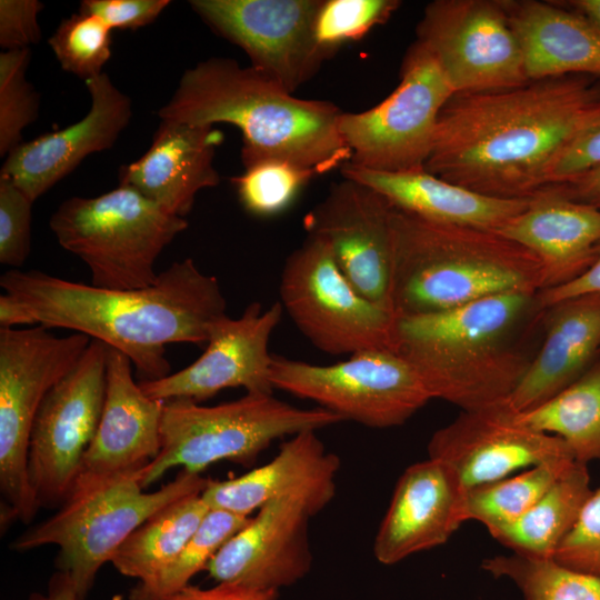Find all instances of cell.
Returning a JSON list of instances; mask_svg holds the SVG:
<instances>
[{
    "label": "cell",
    "mask_w": 600,
    "mask_h": 600,
    "mask_svg": "<svg viewBox=\"0 0 600 600\" xmlns=\"http://www.w3.org/2000/svg\"><path fill=\"white\" fill-rule=\"evenodd\" d=\"M0 286V329L41 324L86 334L124 353L141 380L170 374L166 347L206 343L211 323L227 314L218 279L191 258L141 289L110 290L19 269L4 272Z\"/></svg>",
    "instance_id": "cell-1"
},
{
    "label": "cell",
    "mask_w": 600,
    "mask_h": 600,
    "mask_svg": "<svg viewBox=\"0 0 600 600\" xmlns=\"http://www.w3.org/2000/svg\"><path fill=\"white\" fill-rule=\"evenodd\" d=\"M598 99L600 78L580 74L453 93L424 170L484 196L530 199L548 186L556 158Z\"/></svg>",
    "instance_id": "cell-2"
},
{
    "label": "cell",
    "mask_w": 600,
    "mask_h": 600,
    "mask_svg": "<svg viewBox=\"0 0 600 600\" xmlns=\"http://www.w3.org/2000/svg\"><path fill=\"white\" fill-rule=\"evenodd\" d=\"M341 112L332 102L294 97L251 66L209 58L183 72L158 116L193 126L230 123L242 133V163L278 158L319 174L350 161L338 128Z\"/></svg>",
    "instance_id": "cell-3"
},
{
    "label": "cell",
    "mask_w": 600,
    "mask_h": 600,
    "mask_svg": "<svg viewBox=\"0 0 600 600\" xmlns=\"http://www.w3.org/2000/svg\"><path fill=\"white\" fill-rule=\"evenodd\" d=\"M538 292L486 297L449 310L397 317L394 351L417 371L432 399L461 411L509 399L534 353L523 332L542 316Z\"/></svg>",
    "instance_id": "cell-4"
},
{
    "label": "cell",
    "mask_w": 600,
    "mask_h": 600,
    "mask_svg": "<svg viewBox=\"0 0 600 600\" xmlns=\"http://www.w3.org/2000/svg\"><path fill=\"white\" fill-rule=\"evenodd\" d=\"M391 229L396 317L544 288L540 261L497 231L432 222L393 206Z\"/></svg>",
    "instance_id": "cell-5"
},
{
    "label": "cell",
    "mask_w": 600,
    "mask_h": 600,
    "mask_svg": "<svg viewBox=\"0 0 600 600\" xmlns=\"http://www.w3.org/2000/svg\"><path fill=\"white\" fill-rule=\"evenodd\" d=\"M141 470L76 481L60 509L18 536L11 549L57 546L58 571L70 576L78 600H84L99 569L137 528L168 504L202 493L208 482L182 469L160 489L143 492Z\"/></svg>",
    "instance_id": "cell-6"
},
{
    "label": "cell",
    "mask_w": 600,
    "mask_h": 600,
    "mask_svg": "<svg viewBox=\"0 0 600 600\" xmlns=\"http://www.w3.org/2000/svg\"><path fill=\"white\" fill-rule=\"evenodd\" d=\"M340 422V417L326 409L299 408L272 393L247 392L237 400L210 407L188 399L167 400L161 448L141 470L140 483L148 488L174 467L199 474L220 461L247 467L274 440Z\"/></svg>",
    "instance_id": "cell-7"
},
{
    "label": "cell",
    "mask_w": 600,
    "mask_h": 600,
    "mask_svg": "<svg viewBox=\"0 0 600 600\" xmlns=\"http://www.w3.org/2000/svg\"><path fill=\"white\" fill-rule=\"evenodd\" d=\"M60 246L89 268L91 284L110 290L151 286L163 249L188 228L131 187L64 200L49 221Z\"/></svg>",
    "instance_id": "cell-8"
},
{
    "label": "cell",
    "mask_w": 600,
    "mask_h": 600,
    "mask_svg": "<svg viewBox=\"0 0 600 600\" xmlns=\"http://www.w3.org/2000/svg\"><path fill=\"white\" fill-rule=\"evenodd\" d=\"M91 340L79 332L58 337L41 324L0 329V490L4 504L24 523L40 509L28 476L33 421L47 393Z\"/></svg>",
    "instance_id": "cell-9"
},
{
    "label": "cell",
    "mask_w": 600,
    "mask_h": 600,
    "mask_svg": "<svg viewBox=\"0 0 600 600\" xmlns=\"http://www.w3.org/2000/svg\"><path fill=\"white\" fill-rule=\"evenodd\" d=\"M279 293L296 327L324 353L394 350L396 314L363 297L341 272L329 244L314 234L288 256Z\"/></svg>",
    "instance_id": "cell-10"
},
{
    "label": "cell",
    "mask_w": 600,
    "mask_h": 600,
    "mask_svg": "<svg viewBox=\"0 0 600 600\" xmlns=\"http://www.w3.org/2000/svg\"><path fill=\"white\" fill-rule=\"evenodd\" d=\"M273 389L376 429L406 423L432 398L413 367L391 349H368L328 366L273 357Z\"/></svg>",
    "instance_id": "cell-11"
},
{
    "label": "cell",
    "mask_w": 600,
    "mask_h": 600,
    "mask_svg": "<svg viewBox=\"0 0 600 600\" xmlns=\"http://www.w3.org/2000/svg\"><path fill=\"white\" fill-rule=\"evenodd\" d=\"M454 93L438 62L417 40L403 58L396 89L373 108L341 112L348 163L373 171L424 170L438 117Z\"/></svg>",
    "instance_id": "cell-12"
},
{
    "label": "cell",
    "mask_w": 600,
    "mask_h": 600,
    "mask_svg": "<svg viewBox=\"0 0 600 600\" xmlns=\"http://www.w3.org/2000/svg\"><path fill=\"white\" fill-rule=\"evenodd\" d=\"M108 346L92 339L47 393L30 433L28 476L39 507L62 504L97 432L106 396Z\"/></svg>",
    "instance_id": "cell-13"
},
{
    "label": "cell",
    "mask_w": 600,
    "mask_h": 600,
    "mask_svg": "<svg viewBox=\"0 0 600 600\" xmlns=\"http://www.w3.org/2000/svg\"><path fill=\"white\" fill-rule=\"evenodd\" d=\"M417 41L457 92L509 89L530 81L503 0H436L417 26Z\"/></svg>",
    "instance_id": "cell-14"
},
{
    "label": "cell",
    "mask_w": 600,
    "mask_h": 600,
    "mask_svg": "<svg viewBox=\"0 0 600 600\" xmlns=\"http://www.w3.org/2000/svg\"><path fill=\"white\" fill-rule=\"evenodd\" d=\"M321 0H192L193 11L240 47L251 67L293 93L322 62L313 36Z\"/></svg>",
    "instance_id": "cell-15"
},
{
    "label": "cell",
    "mask_w": 600,
    "mask_h": 600,
    "mask_svg": "<svg viewBox=\"0 0 600 600\" xmlns=\"http://www.w3.org/2000/svg\"><path fill=\"white\" fill-rule=\"evenodd\" d=\"M282 312L280 302L264 310L259 302H252L236 319L221 316L211 323L206 350L196 361L163 378L141 380V389L152 399L198 403L229 388L272 393L269 341Z\"/></svg>",
    "instance_id": "cell-16"
},
{
    "label": "cell",
    "mask_w": 600,
    "mask_h": 600,
    "mask_svg": "<svg viewBox=\"0 0 600 600\" xmlns=\"http://www.w3.org/2000/svg\"><path fill=\"white\" fill-rule=\"evenodd\" d=\"M391 211L380 193L343 178L308 212L303 224L308 234L329 244L341 272L363 297L393 312Z\"/></svg>",
    "instance_id": "cell-17"
},
{
    "label": "cell",
    "mask_w": 600,
    "mask_h": 600,
    "mask_svg": "<svg viewBox=\"0 0 600 600\" xmlns=\"http://www.w3.org/2000/svg\"><path fill=\"white\" fill-rule=\"evenodd\" d=\"M428 454L444 463L466 490L501 480L522 468L574 459L563 440L521 422L508 400L461 411L432 434Z\"/></svg>",
    "instance_id": "cell-18"
},
{
    "label": "cell",
    "mask_w": 600,
    "mask_h": 600,
    "mask_svg": "<svg viewBox=\"0 0 600 600\" xmlns=\"http://www.w3.org/2000/svg\"><path fill=\"white\" fill-rule=\"evenodd\" d=\"M311 518L298 500H271L220 548L206 570L217 582L278 591L290 587L311 569Z\"/></svg>",
    "instance_id": "cell-19"
},
{
    "label": "cell",
    "mask_w": 600,
    "mask_h": 600,
    "mask_svg": "<svg viewBox=\"0 0 600 600\" xmlns=\"http://www.w3.org/2000/svg\"><path fill=\"white\" fill-rule=\"evenodd\" d=\"M91 107L78 122L20 143L7 156L0 176L32 201L91 153L112 148L132 116L130 98L104 72L86 81Z\"/></svg>",
    "instance_id": "cell-20"
},
{
    "label": "cell",
    "mask_w": 600,
    "mask_h": 600,
    "mask_svg": "<svg viewBox=\"0 0 600 600\" xmlns=\"http://www.w3.org/2000/svg\"><path fill=\"white\" fill-rule=\"evenodd\" d=\"M466 489L441 461L428 458L399 477L373 542L387 566L446 543L466 522Z\"/></svg>",
    "instance_id": "cell-21"
},
{
    "label": "cell",
    "mask_w": 600,
    "mask_h": 600,
    "mask_svg": "<svg viewBox=\"0 0 600 600\" xmlns=\"http://www.w3.org/2000/svg\"><path fill=\"white\" fill-rule=\"evenodd\" d=\"M340 459L328 451L317 431L284 441L274 458L242 476L210 480L201 493L210 509L249 517L267 502L289 498L302 502L312 517L334 498Z\"/></svg>",
    "instance_id": "cell-22"
},
{
    "label": "cell",
    "mask_w": 600,
    "mask_h": 600,
    "mask_svg": "<svg viewBox=\"0 0 600 600\" xmlns=\"http://www.w3.org/2000/svg\"><path fill=\"white\" fill-rule=\"evenodd\" d=\"M132 367L124 353L108 346L103 408L76 481L141 470L160 451L164 401L143 392Z\"/></svg>",
    "instance_id": "cell-23"
},
{
    "label": "cell",
    "mask_w": 600,
    "mask_h": 600,
    "mask_svg": "<svg viewBox=\"0 0 600 600\" xmlns=\"http://www.w3.org/2000/svg\"><path fill=\"white\" fill-rule=\"evenodd\" d=\"M222 139L213 126L161 120L148 151L120 167L119 184L184 218L199 191L220 183L213 159Z\"/></svg>",
    "instance_id": "cell-24"
},
{
    "label": "cell",
    "mask_w": 600,
    "mask_h": 600,
    "mask_svg": "<svg viewBox=\"0 0 600 600\" xmlns=\"http://www.w3.org/2000/svg\"><path fill=\"white\" fill-rule=\"evenodd\" d=\"M497 232L540 261L543 290L557 288L578 278L594 261L600 248V210L550 184Z\"/></svg>",
    "instance_id": "cell-25"
},
{
    "label": "cell",
    "mask_w": 600,
    "mask_h": 600,
    "mask_svg": "<svg viewBox=\"0 0 600 600\" xmlns=\"http://www.w3.org/2000/svg\"><path fill=\"white\" fill-rule=\"evenodd\" d=\"M543 334L508 399L517 412L531 410L583 376L600 354V296L561 300L543 309Z\"/></svg>",
    "instance_id": "cell-26"
},
{
    "label": "cell",
    "mask_w": 600,
    "mask_h": 600,
    "mask_svg": "<svg viewBox=\"0 0 600 600\" xmlns=\"http://www.w3.org/2000/svg\"><path fill=\"white\" fill-rule=\"evenodd\" d=\"M529 80L600 78V31L559 1L503 0Z\"/></svg>",
    "instance_id": "cell-27"
},
{
    "label": "cell",
    "mask_w": 600,
    "mask_h": 600,
    "mask_svg": "<svg viewBox=\"0 0 600 600\" xmlns=\"http://www.w3.org/2000/svg\"><path fill=\"white\" fill-rule=\"evenodd\" d=\"M341 173L373 189L394 208L444 224L498 231L529 203V199L484 196L426 170L382 172L346 163Z\"/></svg>",
    "instance_id": "cell-28"
},
{
    "label": "cell",
    "mask_w": 600,
    "mask_h": 600,
    "mask_svg": "<svg viewBox=\"0 0 600 600\" xmlns=\"http://www.w3.org/2000/svg\"><path fill=\"white\" fill-rule=\"evenodd\" d=\"M591 493L588 467L576 461L522 517L492 537L514 553L552 559Z\"/></svg>",
    "instance_id": "cell-29"
},
{
    "label": "cell",
    "mask_w": 600,
    "mask_h": 600,
    "mask_svg": "<svg viewBox=\"0 0 600 600\" xmlns=\"http://www.w3.org/2000/svg\"><path fill=\"white\" fill-rule=\"evenodd\" d=\"M209 510L201 493L168 504L137 528L110 562L120 573L139 582L151 579L181 552Z\"/></svg>",
    "instance_id": "cell-30"
},
{
    "label": "cell",
    "mask_w": 600,
    "mask_h": 600,
    "mask_svg": "<svg viewBox=\"0 0 600 600\" xmlns=\"http://www.w3.org/2000/svg\"><path fill=\"white\" fill-rule=\"evenodd\" d=\"M518 416L528 427L563 440L576 461L588 464L600 459V361L549 400Z\"/></svg>",
    "instance_id": "cell-31"
},
{
    "label": "cell",
    "mask_w": 600,
    "mask_h": 600,
    "mask_svg": "<svg viewBox=\"0 0 600 600\" xmlns=\"http://www.w3.org/2000/svg\"><path fill=\"white\" fill-rule=\"evenodd\" d=\"M561 459L466 491V520L482 523L491 536L522 517L573 463Z\"/></svg>",
    "instance_id": "cell-32"
},
{
    "label": "cell",
    "mask_w": 600,
    "mask_h": 600,
    "mask_svg": "<svg viewBox=\"0 0 600 600\" xmlns=\"http://www.w3.org/2000/svg\"><path fill=\"white\" fill-rule=\"evenodd\" d=\"M494 578H507L524 600H600V578L569 569L553 559L519 553L494 556L482 561Z\"/></svg>",
    "instance_id": "cell-33"
},
{
    "label": "cell",
    "mask_w": 600,
    "mask_h": 600,
    "mask_svg": "<svg viewBox=\"0 0 600 600\" xmlns=\"http://www.w3.org/2000/svg\"><path fill=\"white\" fill-rule=\"evenodd\" d=\"M249 518L210 509L173 561L151 579L138 582L130 591L129 600H162L189 586L191 578L206 570L213 556Z\"/></svg>",
    "instance_id": "cell-34"
},
{
    "label": "cell",
    "mask_w": 600,
    "mask_h": 600,
    "mask_svg": "<svg viewBox=\"0 0 600 600\" xmlns=\"http://www.w3.org/2000/svg\"><path fill=\"white\" fill-rule=\"evenodd\" d=\"M232 183L243 209L257 217L281 213L317 173L291 161L263 158L243 163Z\"/></svg>",
    "instance_id": "cell-35"
},
{
    "label": "cell",
    "mask_w": 600,
    "mask_h": 600,
    "mask_svg": "<svg viewBox=\"0 0 600 600\" xmlns=\"http://www.w3.org/2000/svg\"><path fill=\"white\" fill-rule=\"evenodd\" d=\"M397 0H321L313 22V36L323 60L343 44L362 39L384 23L399 8Z\"/></svg>",
    "instance_id": "cell-36"
},
{
    "label": "cell",
    "mask_w": 600,
    "mask_h": 600,
    "mask_svg": "<svg viewBox=\"0 0 600 600\" xmlns=\"http://www.w3.org/2000/svg\"><path fill=\"white\" fill-rule=\"evenodd\" d=\"M111 31L100 18L79 12L62 20L48 43L64 71L87 81L111 57Z\"/></svg>",
    "instance_id": "cell-37"
},
{
    "label": "cell",
    "mask_w": 600,
    "mask_h": 600,
    "mask_svg": "<svg viewBox=\"0 0 600 600\" xmlns=\"http://www.w3.org/2000/svg\"><path fill=\"white\" fill-rule=\"evenodd\" d=\"M30 48L0 54V154L8 156L21 143L22 131L39 112V96L26 79Z\"/></svg>",
    "instance_id": "cell-38"
},
{
    "label": "cell",
    "mask_w": 600,
    "mask_h": 600,
    "mask_svg": "<svg viewBox=\"0 0 600 600\" xmlns=\"http://www.w3.org/2000/svg\"><path fill=\"white\" fill-rule=\"evenodd\" d=\"M33 201L0 176V263L18 269L31 250Z\"/></svg>",
    "instance_id": "cell-39"
},
{
    "label": "cell",
    "mask_w": 600,
    "mask_h": 600,
    "mask_svg": "<svg viewBox=\"0 0 600 600\" xmlns=\"http://www.w3.org/2000/svg\"><path fill=\"white\" fill-rule=\"evenodd\" d=\"M600 167V99L581 114L551 166L548 186L563 183Z\"/></svg>",
    "instance_id": "cell-40"
},
{
    "label": "cell",
    "mask_w": 600,
    "mask_h": 600,
    "mask_svg": "<svg viewBox=\"0 0 600 600\" xmlns=\"http://www.w3.org/2000/svg\"><path fill=\"white\" fill-rule=\"evenodd\" d=\"M552 559L569 569L600 578V487L586 501Z\"/></svg>",
    "instance_id": "cell-41"
},
{
    "label": "cell",
    "mask_w": 600,
    "mask_h": 600,
    "mask_svg": "<svg viewBox=\"0 0 600 600\" xmlns=\"http://www.w3.org/2000/svg\"><path fill=\"white\" fill-rule=\"evenodd\" d=\"M169 0H83L79 12L100 18L110 29L136 30L153 22Z\"/></svg>",
    "instance_id": "cell-42"
},
{
    "label": "cell",
    "mask_w": 600,
    "mask_h": 600,
    "mask_svg": "<svg viewBox=\"0 0 600 600\" xmlns=\"http://www.w3.org/2000/svg\"><path fill=\"white\" fill-rule=\"evenodd\" d=\"M42 8L38 0H0V44L4 51L39 42L38 14Z\"/></svg>",
    "instance_id": "cell-43"
},
{
    "label": "cell",
    "mask_w": 600,
    "mask_h": 600,
    "mask_svg": "<svg viewBox=\"0 0 600 600\" xmlns=\"http://www.w3.org/2000/svg\"><path fill=\"white\" fill-rule=\"evenodd\" d=\"M278 590H260L246 586L217 582L211 588L187 586L179 592L162 600H277Z\"/></svg>",
    "instance_id": "cell-44"
},
{
    "label": "cell",
    "mask_w": 600,
    "mask_h": 600,
    "mask_svg": "<svg viewBox=\"0 0 600 600\" xmlns=\"http://www.w3.org/2000/svg\"><path fill=\"white\" fill-rule=\"evenodd\" d=\"M588 294L600 296V248L594 261L582 274L567 284L538 292V301L540 308L546 309L561 300Z\"/></svg>",
    "instance_id": "cell-45"
},
{
    "label": "cell",
    "mask_w": 600,
    "mask_h": 600,
    "mask_svg": "<svg viewBox=\"0 0 600 600\" xmlns=\"http://www.w3.org/2000/svg\"><path fill=\"white\" fill-rule=\"evenodd\" d=\"M554 186L568 197L600 210V167Z\"/></svg>",
    "instance_id": "cell-46"
},
{
    "label": "cell",
    "mask_w": 600,
    "mask_h": 600,
    "mask_svg": "<svg viewBox=\"0 0 600 600\" xmlns=\"http://www.w3.org/2000/svg\"><path fill=\"white\" fill-rule=\"evenodd\" d=\"M28 600H78L69 574L57 571L49 580L46 593H31Z\"/></svg>",
    "instance_id": "cell-47"
},
{
    "label": "cell",
    "mask_w": 600,
    "mask_h": 600,
    "mask_svg": "<svg viewBox=\"0 0 600 600\" xmlns=\"http://www.w3.org/2000/svg\"><path fill=\"white\" fill-rule=\"evenodd\" d=\"M559 3L581 14L600 31V0H569Z\"/></svg>",
    "instance_id": "cell-48"
},
{
    "label": "cell",
    "mask_w": 600,
    "mask_h": 600,
    "mask_svg": "<svg viewBox=\"0 0 600 600\" xmlns=\"http://www.w3.org/2000/svg\"><path fill=\"white\" fill-rule=\"evenodd\" d=\"M598 360L600 361V354H599V358H598Z\"/></svg>",
    "instance_id": "cell-49"
}]
</instances>
